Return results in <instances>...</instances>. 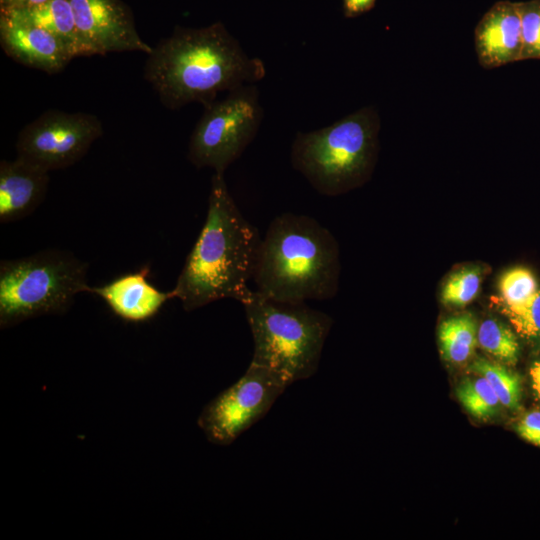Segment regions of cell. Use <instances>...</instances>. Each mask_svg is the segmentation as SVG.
<instances>
[{"instance_id":"e0dca14e","label":"cell","mask_w":540,"mask_h":540,"mask_svg":"<svg viewBox=\"0 0 540 540\" xmlns=\"http://www.w3.org/2000/svg\"><path fill=\"white\" fill-rule=\"evenodd\" d=\"M470 370L487 380L503 406L511 410L519 407L522 389L520 377L516 373L485 359L474 361Z\"/></svg>"},{"instance_id":"d4e9b609","label":"cell","mask_w":540,"mask_h":540,"mask_svg":"<svg viewBox=\"0 0 540 540\" xmlns=\"http://www.w3.org/2000/svg\"><path fill=\"white\" fill-rule=\"evenodd\" d=\"M375 0H344L345 12L348 16H355L368 11Z\"/></svg>"},{"instance_id":"7402d4cb","label":"cell","mask_w":540,"mask_h":540,"mask_svg":"<svg viewBox=\"0 0 540 540\" xmlns=\"http://www.w3.org/2000/svg\"><path fill=\"white\" fill-rule=\"evenodd\" d=\"M521 19L522 60L540 59V0L518 2Z\"/></svg>"},{"instance_id":"ffe728a7","label":"cell","mask_w":540,"mask_h":540,"mask_svg":"<svg viewBox=\"0 0 540 540\" xmlns=\"http://www.w3.org/2000/svg\"><path fill=\"white\" fill-rule=\"evenodd\" d=\"M500 297H493L494 304L519 306L530 300L539 290L533 273L524 267L505 271L499 279Z\"/></svg>"},{"instance_id":"3957f363","label":"cell","mask_w":540,"mask_h":540,"mask_svg":"<svg viewBox=\"0 0 540 540\" xmlns=\"http://www.w3.org/2000/svg\"><path fill=\"white\" fill-rule=\"evenodd\" d=\"M339 271L331 232L313 217L286 212L261 239L253 280L258 293L275 300H326L337 291Z\"/></svg>"},{"instance_id":"9a60e30c","label":"cell","mask_w":540,"mask_h":540,"mask_svg":"<svg viewBox=\"0 0 540 540\" xmlns=\"http://www.w3.org/2000/svg\"><path fill=\"white\" fill-rule=\"evenodd\" d=\"M0 10L13 11L23 19L49 31L65 44L73 57L86 56L69 0H48L34 7Z\"/></svg>"},{"instance_id":"484cf974","label":"cell","mask_w":540,"mask_h":540,"mask_svg":"<svg viewBox=\"0 0 540 540\" xmlns=\"http://www.w3.org/2000/svg\"><path fill=\"white\" fill-rule=\"evenodd\" d=\"M48 0H0V9H21L41 5Z\"/></svg>"},{"instance_id":"4fadbf2b","label":"cell","mask_w":540,"mask_h":540,"mask_svg":"<svg viewBox=\"0 0 540 540\" xmlns=\"http://www.w3.org/2000/svg\"><path fill=\"white\" fill-rule=\"evenodd\" d=\"M49 171L24 158L0 163V222L10 223L33 213L43 202Z\"/></svg>"},{"instance_id":"7a4b0ae2","label":"cell","mask_w":540,"mask_h":540,"mask_svg":"<svg viewBox=\"0 0 540 540\" xmlns=\"http://www.w3.org/2000/svg\"><path fill=\"white\" fill-rule=\"evenodd\" d=\"M261 239L232 198L224 174L214 173L203 227L169 291L171 298L186 311L220 299L242 304L252 292L248 284Z\"/></svg>"},{"instance_id":"8992f818","label":"cell","mask_w":540,"mask_h":540,"mask_svg":"<svg viewBox=\"0 0 540 540\" xmlns=\"http://www.w3.org/2000/svg\"><path fill=\"white\" fill-rule=\"evenodd\" d=\"M88 264L70 251L47 249L0 263V328L66 312L89 293Z\"/></svg>"},{"instance_id":"52a82bcc","label":"cell","mask_w":540,"mask_h":540,"mask_svg":"<svg viewBox=\"0 0 540 540\" xmlns=\"http://www.w3.org/2000/svg\"><path fill=\"white\" fill-rule=\"evenodd\" d=\"M188 145V160L214 173L225 170L243 153L258 132L263 117L255 85L241 86L204 107Z\"/></svg>"},{"instance_id":"30bf717a","label":"cell","mask_w":540,"mask_h":540,"mask_svg":"<svg viewBox=\"0 0 540 540\" xmlns=\"http://www.w3.org/2000/svg\"><path fill=\"white\" fill-rule=\"evenodd\" d=\"M86 56L139 51L152 46L138 34L133 16L120 0H69Z\"/></svg>"},{"instance_id":"d6986e66","label":"cell","mask_w":540,"mask_h":540,"mask_svg":"<svg viewBox=\"0 0 540 540\" xmlns=\"http://www.w3.org/2000/svg\"><path fill=\"white\" fill-rule=\"evenodd\" d=\"M480 347L492 357L514 364L519 355V344L513 331L495 319L484 320L477 333Z\"/></svg>"},{"instance_id":"ac0fdd59","label":"cell","mask_w":540,"mask_h":540,"mask_svg":"<svg viewBox=\"0 0 540 540\" xmlns=\"http://www.w3.org/2000/svg\"><path fill=\"white\" fill-rule=\"evenodd\" d=\"M456 396L473 417L487 420L497 414L502 405L487 380L480 376L464 379L456 389Z\"/></svg>"},{"instance_id":"603a6c76","label":"cell","mask_w":540,"mask_h":540,"mask_svg":"<svg viewBox=\"0 0 540 540\" xmlns=\"http://www.w3.org/2000/svg\"><path fill=\"white\" fill-rule=\"evenodd\" d=\"M496 305L521 336L530 339L540 338V290L530 300L519 306Z\"/></svg>"},{"instance_id":"5bb4252c","label":"cell","mask_w":540,"mask_h":540,"mask_svg":"<svg viewBox=\"0 0 540 540\" xmlns=\"http://www.w3.org/2000/svg\"><path fill=\"white\" fill-rule=\"evenodd\" d=\"M149 272V266H144L105 285L90 287L89 293L103 299L115 315L126 321L148 320L171 299L170 292L160 291L148 281Z\"/></svg>"},{"instance_id":"277c9868","label":"cell","mask_w":540,"mask_h":540,"mask_svg":"<svg viewBox=\"0 0 540 540\" xmlns=\"http://www.w3.org/2000/svg\"><path fill=\"white\" fill-rule=\"evenodd\" d=\"M253 338L251 363L282 376L290 385L313 376L332 319L306 302L265 297L252 290L242 303Z\"/></svg>"},{"instance_id":"5b68a950","label":"cell","mask_w":540,"mask_h":540,"mask_svg":"<svg viewBox=\"0 0 540 540\" xmlns=\"http://www.w3.org/2000/svg\"><path fill=\"white\" fill-rule=\"evenodd\" d=\"M379 128L377 111L364 107L327 127L299 132L292 144V166L317 192L340 194L369 174Z\"/></svg>"},{"instance_id":"cb8c5ba5","label":"cell","mask_w":540,"mask_h":540,"mask_svg":"<svg viewBox=\"0 0 540 540\" xmlns=\"http://www.w3.org/2000/svg\"><path fill=\"white\" fill-rule=\"evenodd\" d=\"M517 432L527 442L540 447V411L526 414L518 423Z\"/></svg>"},{"instance_id":"4316f807","label":"cell","mask_w":540,"mask_h":540,"mask_svg":"<svg viewBox=\"0 0 540 540\" xmlns=\"http://www.w3.org/2000/svg\"><path fill=\"white\" fill-rule=\"evenodd\" d=\"M532 388L538 398H540V361H536L530 368Z\"/></svg>"},{"instance_id":"8fae6325","label":"cell","mask_w":540,"mask_h":540,"mask_svg":"<svg viewBox=\"0 0 540 540\" xmlns=\"http://www.w3.org/2000/svg\"><path fill=\"white\" fill-rule=\"evenodd\" d=\"M0 44L11 59L48 74L62 71L74 58L55 35L10 10H0Z\"/></svg>"},{"instance_id":"9c48e42d","label":"cell","mask_w":540,"mask_h":540,"mask_svg":"<svg viewBox=\"0 0 540 540\" xmlns=\"http://www.w3.org/2000/svg\"><path fill=\"white\" fill-rule=\"evenodd\" d=\"M102 134V122L94 114L51 109L21 129L17 156L49 172L63 169L78 162Z\"/></svg>"},{"instance_id":"2e32d148","label":"cell","mask_w":540,"mask_h":540,"mask_svg":"<svg viewBox=\"0 0 540 540\" xmlns=\"http://www.w3.org/2000/svg\"><path fill=\"white\" fill-rule=\"evenodd\" d=\"M477 333L476 320L470 313H462L442 321L438 328L442 357L454 364L467 361L478 343Z\"/></svg>"},{"instance_id":"6da1fadb","label":"cell","mask_w":540,"mask_h":540,"mask_svg":"<svg viewBox=\"0 0 540 540\" xmlns=\"http://www.w3.org/2000/svg\"><path fill=\"white\" fill-rule=\"evenodd\" d=\"M144 77L167 109L198 102L264 78L265 65L248 56L221 23L199 29L177 27L147 54Z\"/></svg>"},{"instance_id":"ba28073f","label":"cell","mask_w":540,"mask_h":540,"mask_svg":"<svg viewBox=\"0 0 540 540\" xmlns=\"http://www.w3.org/2000/svg\"><path fill=\"white\" fill-rule=\"evenodd\" d=\"M289 385L279 374L250 363L237 382L205 406L197 423L210 442L229 445L262 419Z\"/></svg>"},{"instance_id":"7c38bea8","label":"cell","mask_w":540,"mask_h":540,"mask_svg":"<svg viewBox=\"0 0 540 540\" xmlns=\"http://www.w3.org/2000/svg\"><path fill=\"white\" fill-rule=\"evenodd\" d=\"M474 43L478 62L485 69L520 61L522 38L518 2H496L478 22Z\"/></svg>"},{"instance_id":"44dd1931","label":"cell","mask_w":540,"mask_h":540,"mask_svg":"<svg viewBox=\"0 0 540 540\" xmlns=\"http://www.w3.org/2000/svg\"><path fill=\"white\" fill-rule=\"evenodd\" d=\"M482 281L477 266H466L448 276L441 290V301L447 306L463 307L475 299Z\"/></svg>"}]
</instances>
